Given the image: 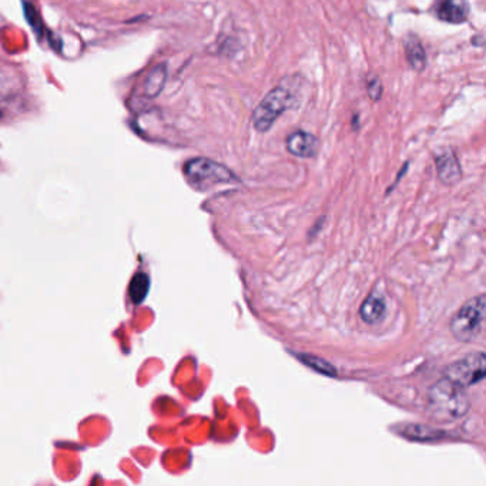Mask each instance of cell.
<instances>
[{"label":"cell","instance_id":"obj_8","mask_svg":"<svg viewBox=\"0 0 486 486\" xmlns=\"http://www.w3.org/2000/svg\"><path fill=\"white\" fill-rule=\"evenodd\" d=\"M438 18L451 25H462L469 18V5L466 0H439Z\"/></svg>","mask_w":486,"mask_h":486},{"label":"cell","instance_id":"obj_10","mask_svg":"<svg viewBox=\"0 0 486 486\" xmlns=\"http://www.w3.org/2000/svg\"><path fill=\"white\" fill-rule=\"evenodd\" d=\"M403 48L410 66L415 71H422L426 67V52L421 39L412 33L408 34L403 40Z\"/></svg>","mask_w":486,"mask_h":486},{"label":"cell","instance_id":"obj_6","mask_svg":"<svg viewBox=\"0 0 486 486\" xmlns=\"http://www.w3.org/2000/svg\"><path fill=\"white\" fill-rule=\"evenodd\" d=\"M435 166L439 180L445 186H454L462 179V169L459 160L452 150H447L436 155Z\"/></svg>","mask_w":486,"mask_h":486},{"label":"cell","instance_id":"obj_9","mask_svg":"<svg viewBox=\"0 0 486 486\" xmlns=\"http://www.w3.org/2000/svg\"><path fill=\"white\" fill-rule=\"evenodd\" d=\"M387 311V303L381 293H371L359 308V315L363 322L367 324H377L380 322Z\"/></svg>","mask_w":486,"mask_h":486},{"label":"cell","instance_id":"obj_14","mask_svg":"<svg viewBox=\"0 0 486 486\" xmlns=\"http://www.w3.org/2000/svg\"><path fill=\"white\" fill-rule=\"evenodd\" d=\"M300 359H301L303 363H305V366H308L310 368L315 370L319 374L330 375V377L335 375L334 367L331 366V363H328L327 361H324V359L317 358V356H312V355H300Z\"/></svg>","mask_w":486,"mask_h":486},{"label":"cell","instance_id":"obj_5","mask_svg":"<svg viewBox=\"0 0 486 486\" xmlns=\"http://www.w3.org/2000/svg\"><path fill=\"white\" fill-rule=\"evenodd\" d=\"M486 356L483 352H472L445 370V377L462 387H471L480 382L486 375Z\"/></svg>","mask_w":486,"mask_h":486},{"label":"cell","instance_id":"obj_1","mask_svg":"<svg viewBox=\"0 0 486 486\" xmlns=\"http://www.w3.org/2000/svg\"><path fill=\"white\" fill-rule=\"evenodd\" d=\"M429 408L438 419H459L471 410V399L466 388L443 377L435 382L428 392Z\"/></svg>","mask_w":486,"mask_h":486},{"label":"cell","instance_id":"obj_2","mask_svg":"<svg viewBox=\"0 0 486 486\" xmlns=\"http://www.w3.org/2000/svg\"><path fill=\"white\" fill-rule=\"evenodd\" d=\"M183 172L188 184L198 191H207L220 184L238 181V177L228 167L207 157L188 160Z\"/></svg>","mask_w":486,"mask_h":486},{"label":"cell","instance_id":"obj_12","mask_svg":"<svg viewBox=\"0 0 486 486\" xmlns=\"http://www.w3.org/2000/svg\"><path fill=\"white\" fill-rule=\"evenodd\" d=\"M150 290V278L146 272H137L129 286V297L134 304H141Z\"/></svg>","mask_w":486,"mask_h":486},{"label":"cell","instance_id":"obj_3","mask_svg":"<svg viewBox=\"0 0 486 486\" xmlns=\"http://www.w3.org/2000/svg\"><path fill=\"white\" fill-rule=\"evenodd\" d=\"M298 106V99L296 93L284 86L274 88L261 103L256 107L253 113V125L258 133L268 132L278 117L286 111Z\"/></svg>","mask_w":486,"mask_h":486},{"label":"cell","instance_id":"obj_17","mask_svg":"<svg viewBox=\"0 0 486 486\" xmlns=\"http://www.w3.org/2000/svg\"><path fill=\"white\" fill-rule=\"evenodd\" d=\"M0 117H2V110H0Z\"/></svg>","mask_w":486,"mask_h":486},{"label":"cell","instance_id":"obj_15","mask_svg":"<svg viewBox=\"0 0 486 486\" xmlns=\"http://www.w3.org/2000/svg\"><path fill=\"white\" fill-rule=\"evenodd\" d=\"M367 90H368V96H370V99H371L373 102H380V100H381L382 93H384V89H382V83H381L380 77L371 76V77L368 78Z\"/></svg>","mask_w":486,"mask_h":486},{"label":"cell","instance_id":"obj_16","mask_svg":"<svg viewBox=\"0 0 486 486\" xmlns=\"http://www.w3.org/2000/svg\"><path fill=\"white\" fill-rule=\"evenodd\" d=\"M26 16L29 23L32 25V27L34 29V32H37L39 36H42V30H43V25L42 20H40L36 9H33L30 5H26Z\"/></svg>","mask_w":486,"mask_h":486},{"label":"cell","instance_id":"obj_4","mask_svg":"<svg viewBox=\"0 0 486 486\" xmlns=\"http://www.w3.org/2000/svg\"><path fill=\"white\" fill-rule=\"evenodd\" d=\"M486 301L479 294L466 301L451 319V333L459 342H473L483 330Z\"/></svg>","mask_w":486,"mask_h":486},{"label":"cell","instance_id":"obj_11","mask_svg":"<svg viewBox=\"0 0 486 486\" xmlns=\"http://www.w3.org/2000/svg\"><path fill=\"white\" fill-rule=\"evenodd\" d=\"M167 82V64L161 63L153 67L144 80V95L150 99H155L163 92Z\"/></svg>","mask_w":486,"mask_h":486},{"label":"cell","instance_id":"obj_7","mask_svg":"<svg viewBox=\"0 0 486 486\" xmlns=\"http://www.w3.org/2000/svg\"><path fill=\"white\" fill-rule=\"evenodd\" d=\"M287 150L300 158H312L318 151V139L304 130L291 133L286 140Z\"/></svg>","mask_w":486,"mask_h":486},{"label":"cell","instance_id":"obj_13","mask_svg":"<svg viewBox=\"0 0 486 486\" xmlns=\"http://www.w3.org/2000/svg\"><path fill=\"white\" fill-rule=\"evenodd\" d=\"M403 436H407L412 440H418V442H432L436 439H440L442 436H445V433H442L438 429H433L431 426H425V425H408L405 426Z\"/></svg>","mask_w":486,"mask_h":486}]
</instances>
